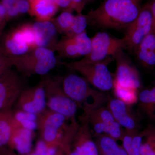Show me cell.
Instances as JSON below:
<instances>
[{
	"label": "cell",
	"instance_id": "obj_27",
	"mask_svg": "<svg viewBox=\"0 0 155 155\" xmlns=\"http://www.w3.org/2000/svg\"><path fill=\"white\" fill-rule=\"evenodd\" d=\"M142 132L140 155H155V127H148Z\"/></svg>",
	"mask_w": 155,
	"mask_h": 155
},
{
	"label": "cell",
	"instance_id": "obj_18",
	"mask_svg": "<svg viewBox=\"0 0 155 155\" xmlns=\"http://www.w3.org/2000/svg\"><path fill=\"white\" fill-rule=\"evenodd\" d=\"M33 131L18 125L14 130L8 146L21 155L31 152Z\"/></svg>",
	"mask_w": 155,
	"mask_h": 155
},
{
	"label": "cell",
	"instance_id": "obj_17",
	"mask_svg": "<svg viewBox=\"0 0 155 155\" xmlns=\"http://www.w3.org/2000/svg\"><path fill=\"white\" fill-rule=\"evenodd\" d=\"M2 49L11 58L22 55L31 51L18 28L11 31L4 38Z\"/></svg>",
	"mask_w": 155,
	"mask_h": 155
},
{
	"label": "cell",
	"instance_id": "obj_43",
	"mask_svg": "<svg viewBox=\"0 0 155 155\" xmlns=\"http://www.w3.org/2000/svg\"><path fill=\"white\" fill-rule=\"evenodd\" d=\"M31 1V0H29ZM38 1H48V2H53L54 0H38Z\"/></svg>",
	"mask_w": 155,
	"mask_h": 155
},
{
	"label": "cell",
	"instance_id": "obj_2",
	"mask_svg": "<svg viewBox=\"0 0 155 155\" xmlns=\"http://www.w3.org/2000/svg\"><path fill=\"white\" fill-rule=\"evenodd\" d=\"M62 86L65 94L83 110H94L104 106L108 100L103 91L92 88L85 78L75 74H70L64 78Z\"/></svg>",
	"mask_w": 155,
	"mask_h": 155
},
{
	"label": "cell",
	"instance_id": "obj_44",
	"mask_svg": "<svg viewBox=\"0 0 155 155\" xmlns=\"http://www.w3.org/2000/svg\"><path fill=\"white\" fill-rule=\"evenodd\" d=\"M91 1V0H85V1H86V2H90V1Z\"/></svg>",
	"mask_w": 155,
	"mask_h": 155
},
{
	"label": "cell",
	"instance_id": "obj_4",
	"mask_svg": "<svg viewBox=\"0 0 155 155\" xmlns=\"http://www.w3.org/2000/svg\"><path fill=\"white\" fill-rule=\"evenodd\" d=\"M11 58L13 66L26 75H46L57 63L54 51L44 48H37L25 54Z\"/></svg>",
	"mask_w": 155,
	"mask_h": 155
},
{
	"label": "cell",
	"instance_id": "obj_16",
	"mask_svg": "<svg viewBox=\"0 0 155 155\" xmlns=\"http://www.w3.org/2000/svg\"><path fill=\"white\" fill-rule=\"evenodd\" d=\"M36 37L37 47L56 51L57 32L51 21L37 22L33 24Z\"/></svg>",
	"mask_w": 155,
	"mask_h": 155
},
{
	"label": "cell",
	"instance_id": "obj_24",
	"mask_svg": "<svg viewBox=\"0 0 155 155\" xmlns=\"http://www.w3.org/2000/svg\"><path fill=\"white\" fill-rule=\"evenodd\" d=\"M114 95L122 102L132 106L138 101V90L132 87L122 86L114 79L113 87Z\"/></svg>",
	"mask_w": 155,
	"mask_h": 155
},
{
	"label": "cell",
	"instance_id": "obj_6",
	"mask_svg": "<svg viewBox=\"0 0 155 155\" xmlns=\"http://www.w3.org/2000/svg\"><path fill=\"white\" fill-rule=\"evenodd\" d=\"M43 81L47 108L63 115L68 120L75 119L78 105L64 92L62 88V80L47 78Z\"/></svg>",
	"mask_w": 155,
	"mask_h": 155
},
{
	"label": "cell",
	"instance_id": "obj_29",
	"mask_svg": "<svg viewBox=\"0 0 155 155\" xmlns=\"http://www.w3.org/2000/svg\"><path fill=\"white\" fill-rule=\"evenodd\" d=\"M31 51L37 48L36 37L33 24L25 23L17 27Z\"/></svg>",
	"mask_w": 155,
	"mask_h": 155
},
{
	"label": "cell",
	"instance_id": "obj_15",
	"mask_svg": "<svg viewBox=\"0 0 155 155\" xmlns=\"http://www.w3.org/2000/svg\"><path fill=\"white\" fill-rule=\"evenodd\" d=\"M131 106L114 98L109 100L107 107L116 121L125 130L136 131L139 127V120Z\"/></svg>",
	"mask_w": 155,
	"mask_h": 155
},
{
	"label": "cell",
	"instance_id": "obj_40",
	"mask_svg": "<svg viewBox=\"0 0 155 155\" xmlns=\"http://www.w3.org/2000/svg\"><path fill=\"white\" fill-rule=\"evenodd\" d=\"M16 2L17 0H1L0 3L8 9L16 6Z\"/></svg>",
	"mask_w": 155,
	"mask_h": 155
},
{
	"label": "cell",
	"instance_id": "obj_10",
	"mask_svg": "<svg viewBox=\"0 0 155 155\" xmlns=\"http://www.w3.org/2000/svg\"><path fill=\"white\" fill-rule=\"evenodd\" d=\"M153 16L149 5L142 8L138 16L126 28L125 39L127 48L136 50L140 44L152 30Z\"/></svg>",
	"mask_w": 155,
	"mask_h": 155
},
{
	"label": "cell",
	"instance_id": "obj_35",
	"mask_svg": "<svg viewBox=\"0 0 155 155\" xmlns=\"http://www.w3.org/2000/svg\"><path fill=\"white\" fill-rule=\"evenodd\" d=\"M55 3L58 8L64 9V10H71V1L70 0H54Z\"/></svg>",
	"mask_w": 155,
	"mask_h": 155
},
{
	"label": "cell",
	"instance_id": "obj_30",
	"mask_svg": "<svg viewBox=\"0 0 155 155\" xmlns=\"http://www.w3.org/2000/svg\"><path fill=\"white\" fill-rule=\"evenodd\" d=\"M58 148L48 147L41 140L37 143L35 152L38 155H54Z\"/></svg>",
	"mask_w": 155,
	"mask_h": 155
},
{
	"label": "cell",
	"instance_id": "obj_42",
	"mask_svg": "<svg viewBox=\"0 0 155 155\" xmlns=\"http://www.w3.org/2000/svg\"><path fill=\"white\" fill-rule=\"evenodd\" d=\"M25 155H38V154H37L34 151H33V152H31L30 153H29Z\"/></svg>",
	"mask_w": 155,
	"mask_h": 155
},
{
	"label": "cell",
	"instance_id": "obj_21",
	"mask_svg": "<svg viewBox=\"0 0 155 155\" xmlns=\"http://www.w3.org/2000/svg\"><path fill=\"white\" fill-rule=\"evenodd\" d=\"M17 126L12 111L0 113V148L8 146Z\"/></svg>",
	"mask_w": 155,
	"mask_h": 155
},
{
	"label": "cell",
	"instance_id": "obj_11",
	"mask_svg": "<svg viewBox=\"0 0 155 155\" xmlns=\"http://www.w3.org/2000/svg\"><path fill=\"white\" fill-rule=\"evenodd\" d=\"M24 90L21 78L9 69L0 77V113L11 110Z\"/></svg>",
	"mask_w": 155,
	"mask_h": 155
},
{
	"label": "cell",
	"instance_id": "obj_39",
	"mask_svg": "<svg viewBox=\"0 0 155 155\" xmlns=\"http://www.w3.org/2000/svg\"><path fill=\"white\" fill-rule=\"evenodd\" d=\"M153 16V28L152 31L155 34V0L149 4Z\"/></svg>",
	"mask_w": 155,
	"mask_h": 155
},
{
	"label": "cell",
	"instance_id": "obj_8",
	"mask_svg": "<svg viewBox=\"0 0 155 155\" xmlns=\"http://www.w3.org/2000/svg\"><path fill=\"white\" fill-rule=\"evenodd\" d=\"M78 122V128L67 150V155H99L93 138L88 113L83 111Z\"/></svg>",
	"mask_w": 155,
	"mask_h": 155
},
{
	"label": "cell",
	"instance_id": "obj_19",
	"mask_svg": "<svg viewBox=\"0 0 155 155\" xmlns=\"http://www.w3.org/2000/svg\"><path fill=\"white\" fill-rule=\"evenodd\" d=\"M29 2L30 9L28 13L35 17L37 22L51 21L59 8L54 1L29 0Z\"/></svg>",
	"mask_w": 155,
	"mask_h": 155
},
{
	"label": "cell",
	"instance_id": "obj_22",
	"mask_svg": "<svg viewBox=\"0 0 155 155\" xmlns=\"http://www.w3.org/2000/svg\"><path fill=\"white\" fill-rule=\"evenodd\" d=\"M96 143L99 155H127L125 149L120 145L117 140L105 134L95 136Z\"/></svg>",
	"mask_w": 155,
	"mask_h": 155
},
{
	"label": "cell",
	"instance_id": "obj_41",
	"mask_svg": "<svg viewBox=\"0 0 155 155\" xmlns=\"http://www.w3.org/2000/svg\"><path fill=\"white\" fill-rule=\"evenodd\" d=\"M54 155H68L67 150L64 149L59 148L56 153Z\"/></svg>",
	"mask_w": 155,
	"mask_h": 155
},
{
	"label": "cell",
	"instance_id": "obj_20",
	"mask_svg": "<svg viewBox=\"0 0 155 155\" xmlns=\"http://www.w3.org/2000/svg\"><path fill=\"white\" fill-rule=\"evenodd\" d=\"M140 62L144 67L155 66V34L152 31L147 35L139 45L136 50Z\"/></svg>",
	"mask_w": 155,
	"mask_h": 155
},
{
	"label": "cell",
	"instance_id": "obj_28",
	"mask_svg": "<svg viewBox=\"0 0 155 155\" xmlns=\"http://www.w3.org/2000/svg\"><path fill=\"white\" fill-rule=\"evenodd\" d=\"M87 23L86 15L82 14H77L75 16L74 22L72 27L66 36L72 37L86 31Z\"/></svg>",
	"mask_w": 155,
	"mask_h": 155
},
{
	"label": "cell",
	"instance_id": "obj_37",
	"mask_svg": "<svg viewBox=\"0 0 155 155\" xmlns=\"http://www.w3.org/2000/svg\"><path fill=\"white\" fill-rule=\"evenodd\" d=\"M7 11L5 7L2 3H0V26L7 21Z\"/></svg>",
	"mask_w": 155,
	"mask_h": 155
},
{
	"label": "cell",
	"instance_id": "obj_12",
	"mask_svg": "<svg viewBox=\"0 0 155 155\" xmlns=\"http://www.w3.org/2000/svg\"><path fill=\"white\" fill-rule=\"evenodd\" d=\"M18 110L39 114L47 108L43 81L36 86L24 89L16 102Z\"/></svg>",
	"mask_w": 155,
	"mask_h": 155
},
{
	"label": "cell",
	"instance_id": "obj_38",
	"mask_svg": "<svg viewBox=\"0 0 155 155\" xmlns=\"http://www.w3.org/2000/svg\"><path fill=\"white\" fill-rule=\"evenodd\" d=\"M0 155H17V152L8 146L0 148Z\"/></svg>",
	"mask_w": 155,
	"mask_h": 155
},
{
	"label": "cell",
	"instance_id": "obj_34",
	"mask_svg": "<svg viewBox=\"0 0 155 155\" xmlns=\"http://www.w3.org/2000/svg\"><path fill=\"white\" fill-rule=\"evenodd\" d=\"M72 11H76L77 14H82L85 6V0H70Z\"/></svg>",
	"mask_w": 155,
	"mask_h": 155
},
{
	"label": "cell",
	"instance_id": "obj_25",
	"mask_svg": "<svg viewBox=\"0 0 155 155\" xmlns=\"http://www.w3.org/2000/svg\"><path fill=\"white\" fill-rule=\"evenodd\" d=\"M140 106L145 114L151 119H155V87L145 89L138 95Z\"/></svg>",
	"mask_w": 155,
	"mask_h": 155
},
{
	"label": "cell",
	"instance_id": "obj_23",
	"mask_svg": "<svg viewBox=\"0 0 155 155\" xmlns=\"http://www.w3.org/2000/svg\"><path fill=\"white\" fill-rule=\"evenodd\" d=\"M142 132L138 130H125L122 140V146L127 155H140V147L142 141Z\"/></svg>",
	"mask_w": 155,
	"mask_h": 155
},
{
	"label": "cell",
	"instance_id": "obj_26",
	"mask_svg": "<svg viewBox=\"0 0 155 155\" xmlns=\"http://www.w3.org/2000/svg\"><path fill=\"white\" fill-rule=\"evenodd\" d=\"M72 11L64 10L58 17L51 20L59 33L66 35L70 30L75 19Z\"/></svg>",
	"mask_w": 155,
	"mask_h": 155
},
{
	"label": "cell",
	"instance_id": "obj_32",
	"mask_svg": "<svg viewBox=\"0 0 155 155\" xmlns=\"http://www.w3.org/2000/svg\"><path fill=\"white\" fill-rule=\"evenodd\" d=\"M13 66L12 58L0 53V77Z\"/></svg>",
	"mask_w": 155,
	"mask_h": 155
},
{
	"label": "cell",
	"instance_id": "obj_3",
	"mask_svg": "<svg viewBox=\"0 0 155 155\" xmlns=\"http://www.w3.org/2000/svg\"><path fill=\"white\" fill-rule=\"evenodd\" d=\"M67 120L63 115L46 108L37 115L40 140L50 147H62L66 139Z\"/></svg>",
	"mask_w": 155,
	"mask_h": 155
},
{
	"label": "cell",
	"instance_id": "obj_14",
	"mask_svg": "<svg viewBox=\"0 0 155 155\" xmlns=\"http://www.w3.org/2000/svg\"><path fill=\"white\" fill-rule=\"evenodd\" d=\"M115 58L116 61V75L114 79L122 86L138 90L141 86L138 70L130 60L124 54L123 51Z\"/></svg>",
	"mask_w": 155,
	"mask_h": 155
},
{
	"label": "cell",
	"instance_id": "obj_36",
	"mask_svg": "<svg viewBox=\"0 0 155 155\" xmlns=\"http://www.w3.org/2000/svg\"><path fill=\"white\" fill-rule=\"evenodd\" d=\"M7 20L9 19H14V18H17V17L20 16L19 11H18L16 6L12 8H10L7 9Z\"/></svg>",
	"mask_w": 155,
	"mask_h": 155
},
{
	"label": "cell",
	"instance_id": "obj_9",
	"mask_svg": "<svg viewBox=\"0 0 155 155\" xmlns=\"http://www.w3.org/2000/svg\"><path fill=\"white\" fill-rule=\"evenodd\" d=\"M91 112L93 115L91 127L95 136L105 134L117 141L122 140L125 130L116 121L107 107L103 106Z\"/></svg>",
	"mask_w": 155,
	"mask_h": 155
},
{
	"label": "cell",
	"instance_id": "obj_7",
	"mask_svg": "<svg viewBox=\"0 0 155 155\" xmlns=\"http://www.w3.org/2000/svg\"><path fill=\"white\" fill-rule=\"evenodd\" d=\"M90 52L80 61L84 62H98L109 60L127 48L125 39L111 36L107 32H99L91 38Z\"/></svg>",
	"mask_w": 155,
	"mask_h": 155
},
{
	"label": "cell",
	"instance_id": "obj_5",
	"mask_svg": "<svg viewBox=\"0 0 155 155\" xmlns=\"http://www.w3.org/2000/svg\"><path fill=\"white\" fill-rule=\"evenodd\" d=\"M109 60L98 62L80 61L62 63L69 69L80 73L93 86L102 91H108L113 87L114 78L107 67Z\"/></svg>",
	"mask_w": 155,
	"mask_h": 155
},
{
	"label": "cell",
	"instance_id": "obj_13",
	"mask_svg": "<svg viewBox=\"0 0 155 155\" xmlns=\"http://www.w3.org/2000/svg\"><path fill=\"white\" fill-rule=\"evenodd\" d=\"M91 47V38L85 31L72 37L65 36L58 42L56 51L61 57L74 58L87 55Z\"/></svg>",
	"mask_w": 155,
	"mask_h": 155
},
{
	"label": "cell",
	"instance_id": "obj_31",
	"mask_svg": "<svg viewBox=\"0 0 155 155\" xmlns=\"http://www.w3.org/2000/svg\"><path fill=\"white\" fill-rule=\"evenodd\" d=\"M14 119L17 122L26 121H37V115L28 112L17 110L15 113H13Z\"/></svg>",
	"mask_w": 155,
	"mask_h": 155
},
{
	"label": "cell",
	"instance_id": "obj_1",
	"mask_svg": "<svg viewBox=\"0 0 155 155\" xmlns=\"http://www.w3.org/2000/svg\"><path fill=\"white\" fill-rule=\"evenodd\" d=\"M143 0H105L86 15L88 24L103 28H126L135 20Z\"/></svg>",
	"mask_w": 155,
	"mask_h": 155
},
{
	"label": "cell",
	"instance_id": "obj_33",
	"mask_svg": "<svg viewBox=\"0 0 155 155\" xmlns=\"http://www.w3.org/2000/svg\"><path fill=\"white\" fill-rule=\"evenodd\" d=\"M16 6L20 15L28 13L30 9L29 0H17Z\"/></svg>",
	"mask_w": 155,
	"mask_h": 155
}]
</instances>
